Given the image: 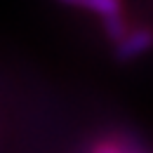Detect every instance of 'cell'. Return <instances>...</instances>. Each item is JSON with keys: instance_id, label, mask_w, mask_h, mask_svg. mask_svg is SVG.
<instances>
[{"instance_id": "cell-3", "label": "cell", "mask_w": 153, "mask_h": 153, "mask_svg": "<svg viewBox=\"0 0 153 153\" xmlns=\"http://www.w3.org/2000/svg\"><path fill=\"white\" fill-rule=\"evenodd\" d=\"M92 153H141L139 149H134V146H127V144H123V141H113V139H104V141H99Z\"/></svg>"}, {"instance_id": "cell-2", "label": "cell", "mask_w": 153, "mask_h": 153, "mask_svg": "<svg viewBox=\"0 0 153 153\" xmlns=\"http://www.w3.org/2000/svg\"><path fill=\"white\" fill-rule=\"evenodd\" d=\"M61 2L76 5V7H87L97 14H101L104 21L123 19V0H61Z\"/></svg>"}, {"instance_id": "cell-1", "label": "cell", "mask_w": 153, "mask_h": 153, "mask_svg": "<svg viewBox=\"0 0 153 153\" xmlns=\"http://www.w3.org/2000/svg\"><path fill=\"white\" fill-rule=\"evenodd\" d=\"M153 47V28H130V33L118 42V59H134Z\"/></svg>"}]
</instances>
